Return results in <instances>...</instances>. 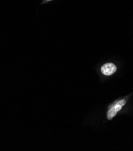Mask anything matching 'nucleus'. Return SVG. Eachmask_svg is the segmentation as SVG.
I'll return each mask as SVG.
<instances>
[{
  "label": "nucleus",
  "instance_id": "f257e3e1",
  "mask_svg": "<svg viewBox=\"0 0 133 151\" xmlns=\"http://www.w3.org/2000/svg\"><path fill=\"white\" fill-rule=\"evenodd\" d=\"M101 70L103 74L109 76L116 71V67L114 64L109 63L103 65L101 68Z\"/></svg>",
  "mask_w": 133,
  "mask_h": 151
},
{
  "label": "nucleus",
  "instance_id": "f03ea898",
  "mask_svg": "<svg viewBox=\"0 0 133 151\" xmlns=\"http://www.w3.org/2000/svg\"><path fill=\"white\" fill-rule=\"evenodd\" d=\"M122 106L121 105H119L116 104L115 105H114L113 107H112L107 112V119L109 120H112L117 114V113L120 111L122 109Z\"/></svg>",
  "mask_w": 133,
  "mask_h": 151
},
{
  "label": "nucleus",
  "instance_id": "7ed1b4c3",
  "mask_svg": "<svg viewBox=\"0 0 133 151\" xmlns=\"http://www.w3.org/2000/svg\"><path fill=\"white\" fill-rule=\"evenodd\" d=\"M126 104V101L125 99H122V100H121L119 101H118L116 104L119 105H121V106H124V105H125Z\"/></svg>",
  "mask_w": 133,
  "mask_h": 151
}]
</instances>
